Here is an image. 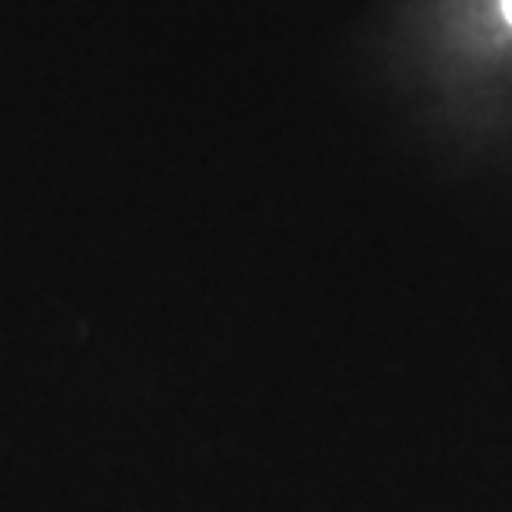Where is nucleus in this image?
Segmentation results:
<instances>
[{"label":"nucleus","mask_w":512,"mask_h":512,"mask_svg":"<svg viewBox=\"0 0 512 512\" xmlns=\"http://www.w3.org/2000/svg\"><path fill=\"white\" fill-rule=\"evenodd\" d=\"M503 14H506V20L512 24V0H503Z\"/></svg>","instance_id":"1"}]
</instances>
